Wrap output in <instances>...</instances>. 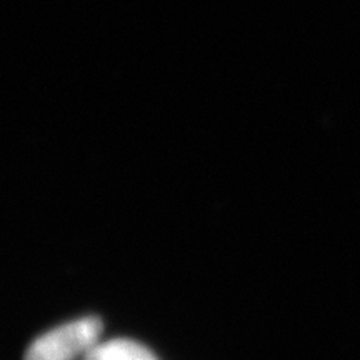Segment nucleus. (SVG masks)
Segmentation results:
<instances>
[{
  "instance_id": "obj_1",
  "label": "nucleus",
  "mask_w": 360,
  "mask_h": 360,
  "mask_svg": "<svg viewBox=\"0 0 360 360\" xmlns=\"http://www.w3.org/2000/svg\"><path fill=\"white\" fill-rule=\"evenodd\" d=\"M102 330L98 317H82L58 326L37 337L24 360H84L101 342Z\"/></svg>"
},
{
  "instance_id": "obj_2",
  "label": "nucleus",
  "mask_w": 360,
  "mask_h": 360,
  "mask_svg": "<svg viewBox=\"0 0 360 360\" xmlns=\"http://www.w3.org/2000/svg\"><path fill=\"white\" fill-rule=\"evenodd\" d=\"M84 360H159L146 345L130 339H112L90 350Z\"/></svg>"
}]
</instances>
